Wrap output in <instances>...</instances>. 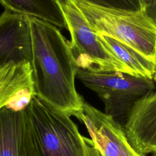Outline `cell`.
<instances>
[{"label":"cell","instance_id":"cell-3","mask_svg":"<svg viewBox=\"0 0 156 156\" xmlns=\"http://www.w3.org/2000/svg\"><path fill=\"white\" fill-rule=\"evenodd\" d=\"M96 34L113 38L155 63L156 24L145 11L108 9L72 0Z\"/></svg>","mask_w":156,"mask_h":156},{"label":"cell","instance_id":"cell-11","mask_svg":"<svg viewBox=\"0 0 156 156\" xmlns=\"http://www.w3.org/2000/svg\"><path fill=\"white\" fill-rule=\"evenodd\" d=\"M34 87L30 62L10 63L0 70V110L21 90Z\"/></svg>","mask_w":156,"mask_h":156},{"label":"cell","instance_id":"cell-10","mask_svg":"<svg viewBox=\"0 0 156 156\" xmlns=\"http://www.w3.org/2000/svg\"><path fill=\"white\" fill-rule=\"evenodd\" d=\"M5 10L20 15L36 18L57 27L66 28L57 0H0Z\"/></svg>","mask_w":156,"mask_h":156},{"label":"cell","instance_id":"cell-7","mask_svg":"<svg viewBox=\"0 0 156 156\" xmlns=\"http://www.w3.org/2000/svg\"><path fill=\"white\" fill-rule=\"evenodd\" d=\"M123 129L137 153L146 156L156 154V88L135 104Z\"/></svg>","mask_w":156,"mask_h":156},{"label":"cell","instance_id":"cell-13","mask_svg":"<svg viewBox=\"0 0 156 156\" xmlns=\"http://www.w3.org/2000/svg\"><path fill=\"white\" fill-rule=\"evenodd\" d=\"M87 3L108 9H119L132 12L144 11L143 0H82Z\"/></svg>","mask_w":156,"mask_h":156},{"label":"cell","instance_id":"cell-16","mask_svg":"<svg viewBox=\"0 0 156 156\" xmlns=\"http://www.w3.org/2000/svg\"><path fill=\"white\" fill-rule=\"evenodd\" d=\"M152 156H156V154H152Z\"/></svg>","mask_w":156,"mask_h":156},{"label":"cell","instance_id":"cell-15","mask_svg":"<svg viewBox=\"0 0 156 156\" xmlns=\"http://www.w3.org/2000/svg\"><path fill=\"white\" fill-rule=\"evenodd\" d=\"M155 74L153 78L154 81L155 82V83H156V50H155Z\"/></svg>","mask_w":156,"mask_h":156},{"label":"cell","instance_id":"cell-12","mask_svg":"<svg viewBox=\"0 0 156 156\" xmlns=\"http://www.w3.org/2000/svg\"><path fill=\"white\" fill-rule=\"evenodd\" d=\"M96 35L99 40L126 65L132 75L153 79L155 71L154 62L130 46L113 38L99 34Z\"/></svg>","mask_w":156,"mask_h":156},{"label":"cell","instance_id":"cell-14","mask_svg":"<svg viewBox=\"0 0 156 156\" xmlns=\"http://www.w3.org/2000/svg\"><path fill=\"white\" fill-rule=\"evenodd\" d=\"M145 4L144 11L156 24V0H143Z\"/></svg>","mask_w":156,"mask_h":156},{"label":"cell","instance_id":"cell-1","mask_svg":"<svg viewBox=\"0 0 156 156\" xmlns=\"http://www.w3.org/2000/svg\"><path fill=\"white\" fill-rule=\"evenodd\" d=\"M28 18L35 94L69 116H75L82 110L85 101L76 89L75 78L79 67L69 43L55 26Z\"/></svg>","mask_w":156,"mask_h":156},{"label":"cell","instance_id":"cell-8","mask_svg":"<svg viewBox=\"0 0 156 156\" xmlns=\"http://www.w3.org/2000/svg\"><path fill=\"white\" fill-rule=\"evenodd\" d=\"M29 18L5 10L0 16V70L10 63L30 62Z\"/></svg>","mask_w":156,"mask_h":156},{"label":"cell","instance_id":"cell-4","mask_svg":"<svg viewBox=\"0 0 156 156\" xmlns=\"http://www.w3.org/2000/svg\"><path fill=\"white\" fill-rule=\"evenodd\" d=\"M76 77L103 102L105 113L122 127L135 104L153 91V79L121 72L79 69Z\"/></svg>","mask_w":156,"mask_h":156},{"label":"cell","instance_id":"cell-9","mask_svg":"<svg viewBox=\"0 0 156 156\" xmlns=\"http://www.w3.org/2000/svg\"><path fill=\"white\" fill-rule=\"evenodd\" d=\"M0 156H32L24 110H0Z\"/></svg>","mask_w":156,"mask_h":156},{"label":"cell","instance_id":"cell-6","mask_svg":"<svg viewBox=\"0 0 156 156\" xmlns=\"http://www.w3.org/2000/svg\"><path fill=\"white\" fill-rule=\"evenodd\" d=\"M75 116L85 124L102 156H146L133 149L119 123L87 102Z\"/></svg>","mask_w":156,"mask_h":156},{"label":"cell","instance_id":"cell-5","mask_svg":"<svg viewBox=\"0 0 156 156\" xmlns=\"http://www.w3.org/2000/svg\"><path fill=\"white\" fill-rule=\"evenodd\" d=\"M57 1L71 34L69 46L80 69L131 74L126 65L99 40L72 0Z\"/></svg>","mask_w":156,"mask_h":156},{"label":"cell","instance_id":"cell-2","mask_svg":"<svg viewBox=\"0 0 156 156\" xmlns=\"http://www.w3.org/2000/svg\"><path fill=\"white\" fill-rule=\"evenodd\" d=\"M24 111L32 156H89L88 138L66 113L36 94Z\"/></svg>","mask_w":156,"mask_h":156}]
</instances>
